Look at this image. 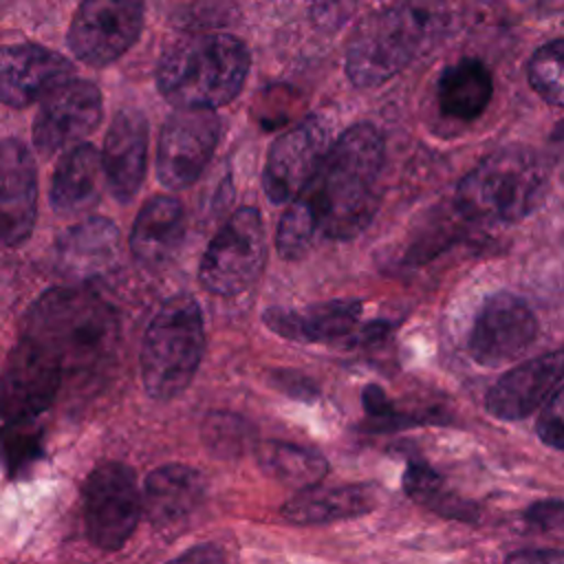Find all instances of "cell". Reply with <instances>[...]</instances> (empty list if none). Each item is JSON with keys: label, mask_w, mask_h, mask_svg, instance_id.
<instances>
[{"label": "cell", "mask_w": 564, "mask_h": 564, "mask_svg": "<svg viewBox=\"0 0 564 564\" xmlns=\"http://www.w3.org/2000/svg\"><path fill=\"white\" fill-rule=\"evenodd\" d=\"M549 163L527 145L485 156L456 187L458 212L476 223H516L546 196Z\"/></svg>", "instance_id": "5"}, {"label": "cell", "mask_w": 564, "mask_h": 564, "mask_svg": "<svg viewBox=\"0 0 564 564\" xmlns=\"http://www.w3.org/2000/svg\"><path fill=\"white\" fill-rule=\"evenodd\" d=\"M256 454L267 476L282 485L297 487L300 491L319 485L328 471V463L322 454L284 441H267Z\"/></svg>", "instance_id": "26"}, {"label": "cell", "mask_w": 564, "mask_h": 564, "mask_svg": "<svg viewBox=\"0 0 564 564\" xmlns=\"http://www.w3.org/2000/svg\"><path fill=\"white\" fill-rule=\"evenodd\" d=\"M251 57L229 33H200L176 40L159 59L156 88L176 108L216 110L245 86Z\"/></svg>", "instance_id": "4"}, {"label": "cell", "mask_w": 564, "mask_h": 564, "mask_svg": "<svg viewBox=\"0 0 564 564\" xmlns=\"http://www.w3.org/2000/svg\"><path fill=\"white\" fill-rule=\"evenodd\" d=\"M505 564H564V549H533V551H516Z\"/></svg>", "instance_id": "36"}, {"label": "cell", "mask_w": 564, "mask_h": 564, "mask_svg": "<svg viewBox=\"0 0 564 564\" xmlns=\"http://www.w3.org/2000/svg\"><path fill=\"white\" fill-rule=\"evenodd\" d=\"M249 436V430L245 427V421L238 416L218 414L212 416L205 425V438L212 449L218 454H236L245 447V441Z\"/></svg>", "instance_id": "31"}, {"label": "cell", "mask_w": 564, "mask_h": 564, "mask_svg": "<svg viewBox=\"0 0 564 564\" xmlns=\"http://www.w3.org/2000/svg\"><path fill=\"white\" fill-rule=\"evenodd\" d=\"M549 156L553 161V165L560 170V174L564 176V119L553 128L551 139H549Z\"/></svg>", "instance_id": "38"}, {"label": "cell", "mask_w": 564, "mask_h": 564, "mask_svg": "<svg viewBox=\"0 0 564 564\" xmlns=\"http://www.w3.org/2000/svg\"><path fill=\"white\" fill-rule=\"evenodd\" d=\"M203 476L189 465L170 463L148 474L141 502L145 518L156 527H165L187 518L203 502Z\"/></svg>", "instance_id": "22"}, {"label": "cell", "mask_w": 564, "mask_h": 564, "mask_svg": "<svg viewBox=\"0 0 564 564\" xmlns=\"http://www.w3.org/2000/svg\"><path fill=\"white\" fill-rule=\"evenodd\" d=\"M445 15L430 0H381L355 26L346 46V75L375 88L425 55L443 35Z\"/></svg>", "instance_id": "2"}, {"label": "cell", "mask_w": 564, "mask_h": 564, "mask_svg": "<svg viewBox=\"0 0 564 564\" xmlns=\"http://www.w3.org/2000/svg\"><path fill=\"white\" fill-rule=\"evenodd\" d=\"M315 234H319L315 212H313L308 198L304 194H297L289 203V207L284 209V214L278 223V231H275L278 253L286 260L304 256L308 251V247L313 245Z\"/></svg>", "instance_id": "29"}, {"label": "cell", "mask_w": 564, "mask_h": 564, "mask_svg": "<svg viewBox=\"0 0 564 564\" xmlns=\"http://www.w3.org/2000/svg\"><path fill=\"white\" fill-rule=\"evenodd\" d=\"M311 22L326 33L339 31L357 11L359 0H308Z\"/></svg>", "instance_id": "33"}, {"label": "cell", "mask_w": 564, "mask_h": 564, "mask_svg": "<svg viewBox=\"0 0 564 564\" xmlns=\"http://www.w3.org/2000/svg\"><path fill=\"white\" fill-rule=\"evenodd\" d=\"M383 156V137L370 123H355L333 141L317 174L300 192L315 212L319 234L350 240L370 225L379 207Z\"/></svg>", "instance_id": "1"}, {"label": "cell", "mask_w": 564, "mask_h": 564, "mask_svg": "<svg viewBox=\"0 0 564 564\" xmlns=\"http://www.w3.org/2000/svg\"><path fill=\"white\" fill-rule=\"evenodd\" d=\"M22 335L46 350L64 372L95 370L119 337L115 308L84 286H57L26 311Z\"/></svg>", "instance_id": "3"}, {"label": "cell", "mask_w": 564, "mask_h": 564, "mask_svg": "<svg viewBox=\"0 0 564 564\" xmlns=\"http://www.w3.org/2000/svg\"><path fill=\"white\" fill-rule=\"evenodd\" d=\"M37 216V167L31 150L15 137L0 139V245H22Z\"/></svg>", "instance_id": "15"}, {"label": "cell", "mask_w": 564, "mask_h": 564, "mask_svg": "<svg viewBox=\"0 0 564 564\" xmlns=\"http://www.w3.org/2000/svg\"><path fill=\"white\" fill-rule=\"evenodd\" d=\"M264 260L267 234L262 216L256 207H240L207 245L198 280L209 293L231 297L258 280Z\"/></svg>", "instance_id": "7"}, {"label": "cell", "mask_w": 564, "mask_h": 564, "mask_svg": "<svg viewBox=\"0 0 564 564\" xmlns=\"http://www.w3.org/2000/svg\"><path fill=\"white\" fill-rule=\"evenodd\" d=\"M524 522L540 533L564 535V502L538 500L524 511Z\"/></svg>", "instance_id": "34"}, {"label": "cell", "mask_w": 564, "mask_h": 564, "mask_svg": "<svg viewBox=\"0 0 564 564\" xmlns=\"http://www.w3.org/2000/svg\"><path fill=\"white\" fill-rule=\"evenodd\" d=\"M205 348L203 313L189 293L167 297L150 319L141 344V379L148 397L167 401L194 379Z\"/></svg>", "instance_id": "6"}, {"label": "cell", "mask_w": 564, "mask_h": 564, "mask_svg": "<svg viewBox=\"0 0 564 564\" xmlns=\"http://www.w3.org/2000/svg\"><path fill=\"white\" fill-rule=\"evenodd\" d=\"M403 489L412 500H416L419 505H423L425 509L443 518H452L460 522L478 520V507L471 500H465L458 494H454L427 463H421V460L408 463L403 474Z\"/></svg>", "instance_id": "27"}, {"label": "cell", "mask_w": 564, "mask_h": 564, "mask_svg": "<svg viewBox=\"0 0 564 564\" xmlns=\"http://www.w3.org/2000/svg\"><path fill=\"white\" fill-rule=\"evenodd\" d=\"M379 491L368 482H350L337 487H308L282 507V518L293 524H326L348 520L372 511Z\"/></svg>", "instance_id": "24"}, {"label": "cell", "mask_w": 564, "mask_h": 564, "mask_svg": "<svg viewBox=\"0 0 564 564\" xmlns=\"http://www.w3.org/2000/svg\"><path fill=\"white\" fill-rule=\"evenodd\" d=\"M185 238V212L174 196L150 198L130 231V251L145 267H161Z\"/></svg>", "instance_id": "23"}, {"label": "cell", "mask_w": 564, "mask_h": 564, "mask_svg": "<svg viewBox=\"0 0 564 564\" xmlns=\"http://www.w3.org/2000/svg\"><path fill=\"white\" fill-rule=\"evenodd\" d=\"M44 456V432L35 419L4 421L0 427V463L11 478L31 469Z\"/></svg>", "instance_id": "28"}, {"label": "cell", "mask_w": 564, "mask_h": 564, "mask_svg": "<svg viewBox=\"0 0 564 564\" xmlns=\"http://www.w3.org/2000/svg\"><path fill=\"white\" fill-rule=\"evenodd\" d=\"M143 511L134 471L117 460L97 465L84 482L86 531L104 551L121 549Z\"/></svg>", "instance_id": "8"}, {"label": "cell", "mask_w": 564, "mask_h": 564, "mask_svg": "<svg viewBox=\"0 0 564 564\" xmlns=\"http://www.w3.org/2000/svg\"><path fill=\"white\" fill-rule=\"evenodd\" d=\"M223 137V119L207 108H176L163 123L156 145V176L167 189L198 181Z\"/></svg>", "instance_id": "9"}, {"label": "cell", "mask_w": 564, "mask_h": 564, "mask_svg": "<svg viewBox=\"0 0 564 564\" xmlns=\"http://www.w3.org/2000/svg\"><path fill=\"white\" fill-rule=\"evenodd\" d=\"M165 564H225V555L216 544H196Z\"/></svg>", "instance_id": "35"}, {"label": "cell", "mask_w": 564, "mask_h": 564, "mask_svg": "<svg viewBox=\"0 0 564 564\" xmlns=\"http://www.w3.org/2000/svg\"><path fill=\"white\" fill-rule=\"evenodd\" d=\"M527 77L544 101L564 106V40L542 44L529 59Z\"/></svg>", "instance_id": "30"}, {"label": "cell", "mask_w": 564, "mask_h": 564, "mask_svg": "<svg viewBox=\"0 0 564 564\" xmlns=\"http://www.w3.org/2000/svg\"><path fill=\"white\" fill-rule=\"evenodd\" d=\"M101 115L99 86L88 79H68L40 101L33 119V145L42 156L66 152L97 130Z\"/></svg>", "instance_id": "12"}, {"label": "cell", "mask_w": 564, "mask_h": 564, "mask_svg": "<svg viewBox=\"0 0 564 564\" xmlns=\"http://www.w3.org/2000/svg\"><path fill=\"white\" fill-rule=\"evenodd\" d=\"M491 93V73L480 59L474 57H463L445 66L436 84L441 112L458 121L476 119L487 108Z\"/></svg>", "instance_id": "25"}, {"label": "cell", "mask_w": 564, "mask_h": 564, "mask_svg": "<svg viewBox=\"0 0 564 564\" xmlns=\"http://www.w3.org/2000/svg\"><path fill=\"white\" fill-rule=\"evenodd\" d=\"M70 75V62L46 46L29 42L0 46V101L11 108L42 101Z\"/></svg>", "instance_id": "16"}, {"label": "cell", "mask_w": 564, "mask_h": 564, "mask_svg": "<svg viewBox=\"0 0 564 564\" xmlns=\"http://www.w3.org/2000/svg\"><path fill=\"white\" fill-rule=\"evenodd\" d=\"M64 370L35 341L20 335L0 372V419H37L57 397Z\"/></svg>", "instance_id": "13"}, {"label": "cell", "mask_w": 564, "mask_h": 564, "mask_svg": "<svg viewBox=\"0 0 564 564\" xmlns=\"http://www.w3.org/2000/svg\"><path fill=\"white\" fill-rule=\"evenodd\" d=\"M121 238L112 220L93 216L68 227L55 245V262L62 275L84 282L108 273L119 262Z\"/></svg>", "instance_id": "19"}, {"label": "cell", "mask_w": 564, "mask_h": 564, "mask_svg": "<svg viewBox=\"0 0 564 564\" xmlns=\"http://www.w3.org/2000/svg\"><path fill=\"white\" fill-rule=\"evenodd\" d=\"M333 141V128L324 115H311L278 137L262 174L269 200L291 203L313 181Z\"/></svg>", "instance_id": "11"}, {"label": "cell", "mask_w": 564, "mask_h": 564, "mask_svg": "<svg viewBox=\"0 0 564 564\" xmlns=\"http://www.w3.org/2000/svg\"><path fill=\"white\" fill-rule=\"evenodd\" d=\"M564 381V348L533 357L505 372L487 392V410L500 421H520L542 408Z\"/></svg>", "instance_id": "17"}, {"label": "cell", "mask_w": 564, "mask_h": 564, "mask_svg": "<svg viewBox=\"0 0 564 564\" xmlns=\"http://www.w3.org/2000/svg\"><path fill=\"white\" fill-rule=\"evenodd\" d=\"M538 337V317L518 295H489L476 313L467 350L480 366H502L529 350Z\"/></svg>", "instance_id": "14"}, {"label": "cell", "mask_w": 564, "mask_h": 564, "mask_svg": "<svg viewBox=\"0 0 564 564\" xmlns=\"http://www.w3.org/2000/svg\"><path fill=\"white\" fill-rule=\"evenodd\" d=\"M106 183L101 154L90 143L73 145L62 154L51 181V207L59 216L90 212Z\"/></svg>", "instance_id": "21"}, {"label": "cell", "mask_w": 564, "mask_h": 564, "mask_svg": "<svg viewBox=\"0 0 564 564\" xmlns=\"http://www.w3.org/2000/svg\"><path fill=\"white\" fill-rule=\"evenodd\" d=\"M535 430L546 445L564 449V383L542 405Z\"/></svg>", "instance_id": "32"}, {"label": "cell", "mask_w": 564, "mask_h": 564, "mask_svg": "<svg viewBox=\"0 0 564 564\" xmlns=\"http://www.w3.org/2000/svg\"><path fill=\"white\" fill-rule=\"evenodd\" d=\"M527 7H531L533 11L540 13H555V11H564V0H522Z\"/></svg>", "instance_id": "39"}, {"label": "cell", "mask_w": 564, "mask_h": 564, "mask_svg": "<svg viewBox=\"0 0 564 564\" xmlns=\"http://www.w3.org/2000/svg\"><path fill=\"white\" fill-rule=\"evenodd\" d=\"M106 185L119 203H130L148 170V119L137 108H121L106 132L101 150Z\"/></svg>", "instance_id": "18"}, {"label": "cell", "mask_w": 564, "mask_h": 564, "mask_svg": "<svg viewBox=\"0 0 564 564\" xmlns=\"http://www.w3.org/2000/svg\"><path fill=\"white\" fill-rule=\"evenodd\" d=\"M359 300H330L306 306L304 311L271 306L264 311V324L291 341H339L352 337L359 328Z\"/></svg>", "instance_id": "20"}, {"label": "cell", "mask_w": 564, "mask_h": 564, "mask_svg": "<svg viewBox=\"0 0 564 564\" xmlns=\"http://www.w3.org/2000/svg\"><path fill=\"white\" fill-rule=\"evenodd\" d=\"M273 381H275V386L280 390H284L286 394L297 397V399L300 397L311 399V394H315V390L311 388V381L306 377L293 372V370H278V372H273Z\"/></svg>", "instance_id": "37"}, {"label": "cell", "mask_w": 564, "mask_h": 564, "mask_svg": "<svg viewBox=\"0 0 564 564\" xmlns=\"http://www.w3.org/2000/svg\"><path fill=\"white\" fill-rule=\"evenodd\" d=\"M145 0H84L68 26V48L88 66H108L141 35Z\"/></svg>", "instance_id": "10"}]
</instances>
